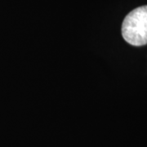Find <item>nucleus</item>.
<instances>
[{
	"label": "nucleus",
	"mask_w": 147,
	"mask_h": 147,
	"mask_svg": "<svg viewBox=\"0 0 147 147\" xmlns=\"http://www.w3.org/2000/svg\"><path fill=\"white\" fill-rule=\"evenodd\" d=\"M123 39L134 47L147 44V5L131 11L123 19L121 27Z\"/></svg>",
	"instance_id": "obj_1"
}]
</instances>
